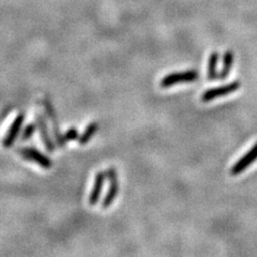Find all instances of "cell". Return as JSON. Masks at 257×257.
Listing matches in <instances>:
<instances>
[{
    "label": "cell",
    "instance_id": "obj_8",
    "mask_svg": "<svg viewBox=\"0 0 257 257\" xmlns=\"http://www.w3.org/2000/svg\"><path fill=\"white\" fill-rule=\"evenodd\" d=\"M37 124H38V128H39V131H40V135H41L42 142L44 143L46 149L50 151V152H53L55 150L54 143L52 141V138H51L50 133H48L47 125L45 123V120L42 118V116L37 115Z\"/></svg>",
    "mask_w": 257,
    "mask_h": 257
},
{
    "label": "cell",
    "instance_id": "obj_11",
    "mask_svg": "<svg viewBox=\"0 0 257 257\" xmlns=\"http://www.w3.org/2000/svg\"><path fill=\"white\" fill-rule=\"evenodd\" d=\"M219 58H220V56H219L218 52H213L210 55V57H209L207 75H208V78L210 80H215L219 77V73H218Z\"/></svg>",
    "mask_w": 257,
    "mask_h": 257
},
{
    "label": "cell",
    "instance_id": "obj_13",
    "mask_svg": "<svg viewBox=\"0 0 257 257\" xmlns=\"http://www.w3.org/2000/svg\"><path fill=\"white\" fill-rule=\"evenodd\" d=\"M38 125V124H37ZM37 125L35 123H29L26 125V127L24 128L23 132H22V136H21V140L22 141H28L32 135L35 134L36 130H37Z\"/></svg>",
    "mask_w": 257,
    "mask_h": 257
},
{
    "label": "cell",
    "instance_id": "obj_4",
    "mask_svg": "<svg viewBox=\"0 0 257 257\" xmlns=\"http://www.w3.org/2000/svg\"><path fill=\"white\" fill-rule=\"evenodd\" d=\"M19 154L29 161H32V162L37 163L38 165H40L43 168H51L53 166V162L51 161V159L46 157L45 155H43L42 152H40L39 150H37L36 148H31V147H24L19 149Z\"/></svg>",
    "mask_w": 257,
    "mask_h": 257
},
{
    "label": "cell",
    "instance_id": "obj_9",
    "mask_svg": "<svg viewBox=\"0 0 257 257\" xmlns=\"http://www.w3.org/2000/svg\"><path fill=\"white\" fill-rule=\"evenodd\" d=\"M234 60H235V54L232 51L228 50L225 52L223 56V63H222V69L219 73L218 79L224 80L226 79L230 73V71L232 69V66H234Z\"/></svg>",
    "mask_w": 257,
    "mask_h": 257
},
{
    "label": "cell",
    "instance_id": "obj_14",
    "mask_svg": "<svg viewBox=\"0 0 257 257\" xmlns=\"http://www.w3.org/2000/svg\"><path fill=\"white\" fill-rule=\"evenodd\" d=\"M79 133H78V130L75 127H71L69 128V130L64 133V139H66L67 142H70V141H74V140H78L79 139Z\"/></svg>",
    "mask_w": 257,
    "mask_h": 257
},
{
    "label": "cell",
    "instance_id": "obj_5",
    "mask_svg": "<svg viewBox=\"0 0 257 257\" xmlns=\"http://www.w3.org/2000/svg\"><path fill=\"white\" fill-rule=\"evenodd\" d=\"M257 160V142L254 144V146L248 150L246 154L240 158L237 162L230 168V175L237 176L241 173H243L248 166H251Z\"/></svg>",
    "mask_w": 257,
    "mask_h": 257
},
{
    "label": "cell",
    "instance_id": "obj_3",
    "mask_svg": "<svg viewBox=\"0 0 257 257\" xmlns=\"http://www.w3.org/2000/svg\"><path fill=\"white\" fill-rule=\"evenodd\" d=\"M107 178L109 180V189L106 196L104 197L103 203H102V207L104 209L109 208L112 204H114L115 199L118 195L119 192V181H118V176H117V171L115 167H109L107 172Z\"/></svg>",
    "mask_w": 257,
    "mask_h": 257
},
{
    "label": "cell",
    "instance_id": "obj_12",
    "mask_svg": "<svg viewBox=\"0 0 257 257\" xmlns=\"http://www.w3.org/2000/svg\"><path fill=\"white\" fill-rule=\"evenodd\" d=\"M98 130H99V123H98V122H92V123H90L89 125H88V126L86 127V130L84 131V133L79 136L78 143H79L80 145L87 144L88 142H89V141L92 139V136H93L96 132H98Z\"/></svg>",
    "mask_w": 257,
    "mask_h": 257
},
{
    "label": "cell",
    "instance_id": "obj_1",
    "mask_svg": "<svg viewBox=\"0 0 257 257\" xmlns=\"http://www.w3.org/2000/svg\"><path fill=\"white\" fill-rule=\"evenodd\" d=\"M198 72L195 70H189L183 72H176L164 76L160 82L161 88H170L176 84L194 82L198 77Z\"/></svg>",
    "mask_w": 257,
    "mask_h": 257
},
{
    "label": "cell",
    "instance_id": "obj_10",
    "mask_svg": "<svg viewBox=\"0 0 257 257\" xmlns=\"http://www.w3.org/2000/svg\"><path fill=\"white\" fill-rule=\"evenodd\" d=\"M46 108H47V112L48 115H50L51 117V121L53 123V130H54V134H55V138H56V142H57V145L59 147H64V145H66L67 141L66 139H64V134L62 135L60 130H59V126H58V123H57V118H56V114L54 111V108L53 106H51L50 104H48V102H46Z\"/></svg>",
    "mask_w": 257,
    "mask_h": 257
},
{
    "label": "cell",
    "instance_id": "obj_6",
    "mask_svg": "<svg viewBox=\"0 0 257 257\" xmlns=\"http://www.w3.org/2000/svg\"><path fill=\"white\" fill-rule=\"evenodd\" d=\"M24 119H25V116H24V114H20V115L16 116V118L13 120L12 124L10 125L9 130H8V132L5 136V139L3 141L4 147H6V148L11 147L13 143L15 142V140L18 139V135L21 132Z\"/></svg>",
    "mask_w": 257,
    "mask_h": 257
},
{
    "label": "cell",
    "instance_id": "obj_7",
    "mask_svg": "<svg viewBox=\"0 0 257 257\" xmlns=\"http://www.w3.org/2000/svg\"><path fill=\"white\" fill-rule=\"evenodd\" d=\"M106 176H107V174L104 173L103 171L96 174L93 188H92V191H91L90 196H89V204L91 206H94L95 204H98V202L100 200L104 183H105V180H106Z\"/></svg>",
    "mask_w": 257,
    "mask_h": 257
},
{
    "label": "cell",
    "instance_id": "obj_2",
    "mask_svg": "<svg viewBox=\"0 0 257 257\" xmlns=\"http://www.w3.org/2000/svg\"><path fill=\"white\" fill-rule=\"evenodd\" d=\"M240 87H241V83L238 82V80H235V82H231L227 85H224L218 88H212V89H209L203 93L202 101L210 102L218 98H222V96H226L232 92L237 91Z\"/></svg>",
    "mask_w": 257,
    "mask_h": 257
}]
</instances>
